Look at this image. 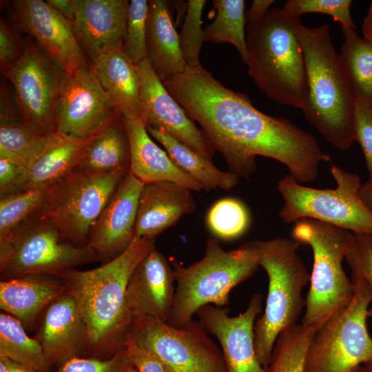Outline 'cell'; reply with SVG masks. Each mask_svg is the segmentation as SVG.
Wrapping results in <instances>:
<instances>
[{
	"instance_id": "obj_1",
	"label": "cell",
	"mask_w": 372,
	"mask_h": 372,
	"mask_svg": "<svg viewBox=\"0 0 372 372\" xmlns=\"http://www.w3.org/2000/svg\"><path fill=\"white\" fill-rule=\"evenodd\" d=\"M162 82L238 178L256 171V156L282 163L300 184L314 180L321 162L330 161L311 133L260 112L247 95L225 87L202 65Z\"/></svg>"
},
{
	"instance_id": "obj_2",
	"label": "cell",
	"mask_w": 372,
	"mask_h": 372,
	"mask_svg": "<svg viewBox=\"0 0 372 372\" xmlns=\"http://www.w3.org/2000/svg\"><path fill=\"white\" fill-rule=\"evenodd\" d=\"M154 247V238H134L122 254L100 267L73 268L58 276L76 302L92 358H108L123 348L133 322L126 302L127 283L136 265Z\"/></svg>"
},
{
	"instance_id": "obj_3",
	"label": "cell",
	"mask_w": 372,
	"mask_h": 372,
	"mask_svg": "<svg viewBox=\"0 0 372 372\" xmlns=\"http://www.w3.org/2000/svg\"><path fill=\"white\" fill-rule=\"evenodd\" d=\"M296 34L307 79L302 114L329 143L346 150L355 141V96L333 45L329 25L309 28L300 22Z\"/></svg>"
},
{
	"instance_id": "obj_4",
	"label": "cell",
	"mask_w": 372,
	"mask_h": 372,
	"mask_svg": "<svg viewBox=\"0 0 372 372\" xmlns=\"http://www.w3.org/2000/svg\"><path fill=\"white\" fill-rule=\"evenodd\" d=\"M300 18L282 8H269L258 21L247 23L248 73L273 101L302 110L307 97L303 55L296 34Z\"/></svg>"
},
{
	"instance_id": "obj_5",
	"label": "cell",
	"mask_w": 372,
	"mask_h": 372,
	"mask_svg": "<svg viewBox=\"0 0 372 372\" xmlns=\"http://www.w3.org/2000/svg\"><path fill=\"white\" fill-rule=\"evenodd\" d=\"M172 264L176 291L167 322L182 328L193 321V316L203 307L227 304L232 289L255 273L260 266L257 241L227 251L217 238H209L200 260L187 267L175 259Z\"/></svg>"
},
{
	"instance_id": "obj_6",
	"label": "cell",
	"mask_w": 372,
	"mask_h": 372,
	"mask_svg": "<svg viewBox=\"0 0 372 372\" xmlns=\"http://www.w3.org/2000/svg\"><path fill=\"white\" fill-rule=\"evenodd\" d=\"M256 241L259 265L269 281L264 313L254 324L256 353L265 367L278 335L297 324L306 305L302 292L310 274L298 253V241L279 236Z\"/></svg>"
},
{
	"instance_id": "obj_7",
	"label": "cell",
	"mask_w": 372,
	"mask_h": 372,
	"mask_svg": "<svg viewBox=\"0 0 372 372\" xmlns=\"http://www.w3.org/2000/svg\"><path fill=\"white\" fill-rule=\"evenodd\" d=\"M293 236L313 251L310 287L306 298L302 324L316 330L344 309L354 295V286L342 267L353 233L344 228L302 218L295 222Z\"/></svg>"
},
{
	"instance_id": "obj_8",
	"label": "cell",
	"mask_w": 372,
	"mask_h": 372,
	"mask_svg": "<svg viewBox=\"0 0 372 372\" xmlns=\"http://www.w3.org/2000/svg\"><path fill=\"white\" fill-rule=\"evenodd\" d=\"M354 295L350 304L314 332L307 348L304 372H350L372 360V338L366 327L372 290L351 272Z\"/></svg>"
},
{
	"instance_id": "obj_9",
	"label": "cell",
	"mask_w": 372,
	"mask_h": 372,
	"mask_svg": "<svg viewBox=\"0 0 372 372\" xmlns=\"http://www.w3.org/2000/svg\"><path fill=\"white\" fill-rule=\"evenodd\" d=\"M99 261L86 245H76L38 213L0 238L1 280L28 274L59 276L78 266Z\"/></svg>"
},
{
	"instance_id": "obj_10",
	"label": "cell",
	"mask_w": 372,
	"mask_h": 372,
	"mask_svg": "<svg viewBox=\"0 0 372 372\" xmlns=\"http://www.w3.org/2000/svg\"><path fill=\"white\" fill-rule=\"evenodd\" d=\"M335 189H316L302 185L290 174L283 176L277 189L283 199L279 216L287 224L311 218L353 233L372 234V212L361 200V179L331 164Z\"/></svg>"
},
{
	"instance_id": "obj_11",
	"label": "cell",
	"mask_w": 372,
	"mask_h": 372,
	"mask_svg": "<svg viewBox=\"0 0 372 372\" xmlns=\"http://www.w3.org/2000/svg\"><path fill=\"white\" fill-rule=\"evenodd\" d=\"M129 171L90 176L74 170L50 187L38 214L64 239L86 246L92 227Z\"/></svg>"
},
{
	"instance_id": "obj_12",
	"label": "cell",
	"mask_w": 372,
	"mask_h": 372,
	"mask_svg": "<svg viewBox=\"0 0 372 372\" xmlns=\"http://www.w3.org/2000/svg\"><path fill=\"white\" fill-rule=\"evenodd\" d=\"M199 322L178 328L149 316L133 318L130 334L168 372H227L221 350Z\"/></svg>"
},
{
	"instance_id": "obj_13",
	"label": "cell",
	"mask_w": 372,
	"mask_h": 372,
	"mask_svg": "<svg viewBox=\"0 0 372 372\" xmlns=\"http://www.w3.org/2000/svg\"><path fill=\"white\" fill-rule=\"evenodd\" d=\"M1 72L13 87L23 119L46 134L56 132L55 107L66 72L27 36L22 56Z\"/></svg>"
},
{
	"instance_id": "obj_14",
	"label": "cell",
	"mask_w": 372,
	"mask_h": 372,
	"mask_svg": "<svg viewBox=\"0 0 372 372\" xmlns=\"http://www.w3.org/2000/svg\"><path fill=\"white\" fill-rule=\"evenodd\" d=\"M7 19L30 37L61 68L71 72L89 67L79 48L72 23L43 0L3 1Z\"/></svg>"
},
{
	"instance_id": "obj_15",
	"label": "cell",
	"mask_w": 372,
	"mask_h": 372,
	"mask_svg": "<svg viewBox=\"0 0 372 372\" xmlns=\"http://www.w3.org/2000/svg\"><path fill=\"white\" fill-rule=\"evenodd\" d=\"M118 112L90 67L65 73L55 107L57 132L87 138Z\"/></svg>"
},
{
	"instance_id": "obj_16",
	"label": "cell",
	"mask_w": 372,
	"mask_h": 372,
	"mask_svg": "<svg viewBox=\"0 0 372 372\" xmlns=\"http://www.w3.org/2000/svg\"><path fill=\"white\" fill-rule=\"evenodd\" d=\"M146 127L162 130L212 161L214 149L203 131L168 92L146 59L137 65Z\"/></svg>"
},
{
	"instance_id": "obj_17",
	"label": "cell",
	"mask_w": 372,
	"mask_h": 372,
	"mask_svg": "<svg viewBox=\"0 0 372 372\" xmlns=\"http://www.w3.org/2000/svg\"><path fill=\"white\" fill-rule=\"evenodd\" d=\"M261 302L262 295L256 293L237 316H230L224 307L212 304L196 312L200 325L218 340L227 372H262L254 344V324L262 311Z\"/></svg>"
},
{
	"instance_id": "obj_18",
	"label": "cell",
	"mask_w": 372,
	"mask_h": 372,
	"mask_svg": "<svg viewBox=\"0 0 372 372\" xmlns=\"http://www.w3.org/2000/svg\"><path fill=\"white\" fill-rule=\"evenodd\" d=\"M144 184L130 171L92 227L87 246L103 263L122 254L134 239L138 200Z\"/></svg>"
},
{
	"instance_id": "obj_19",
	"label": "cell",
	"mask_w": 372,
	"mask_h": 372,
	"mask_svg": "<svg viewBox=\"0 0 372 372\" xmlns=\"http://www.w3.org/2000/svg\"><path fill=\"white\" fill-rule=\"evenodd\" d=\"M174 271L156 247L134 269L127 283L126 302L133 318L149 316L167 322L175 296Z\"/></svg>"
},
{
	"instance_id": "obj_20",
	"label": "cell",
	"mask_w": 372,
	"mask_h": 372,
	"mask_svg": "<svg viewBox=\"0 0 372 372\" xmlns=\"http://www.w3.org/2000/svg\"><path fill=\"white\" fill-rule=\"evenodd\" d=\"M34 329V338L40 344L50 368L86 351V329L75 300L68 293L45 308Z\"/></svg>"
},
{
	"instance_id": "obj_21",
	"label": "cell",
	"mask_w": 372,
	"mask_h": 372,
	"mask_svg": "<svg viewBox=\"0 0 372 372\" xmlns=\"http://www.w3.org/2000/svg\"><path fill=\"white\" fill-rule=\"evenodd\" d=\"M129 2L76 0L73 32L88 62L104 52L123 46Z\"/></svg>"
},
{
	"instance_id": "obj_22",
	"label": "cell",
	"mask_w": 372,
	"mask_h": 372,
	"mask_svg": "<svg viewBox=\"0 0 372 372\" xmlns=\"http://www.w3.org/2000/svg\"><path fill=\"white\" fill-rule=\"evenodd\" d=\"M190 189L172 182L145 184L140 194L134 238H154L192 214L196 203Z\"/></svg>"
},
{
	"instance_id": "obj_23",
	"label": "cell",
	"mask_w": 372,
	"mask_h": 372,
	"mask_svg": "<svg viewBox=\"0 0 372 372\" xmlns=\"http://www.w3.org/2000/svg\"><path fill=\"white\" fill-rule=\"evenodd\" d=\"M65 293V284L58 276L25 275L1 280L0 307L17 318L26 331H32L45 308Z\"/></svg>"
},
{
	"instance_id": "obj_24",
	"label": "cell",
	"mask_w": 372,
	"mask_h": 372,
	"mask_svg": "<svg viewBox=\"0 0 372 372\" xmlns=\"http://www.w3.org/2000/svg\"><path fill=\"white\" fill-rule=\"evenodd\" d=\"M124 123L130 145V172L144 185L156 182H172L200 192L201 185L183 173L172 161L166 151L150 138L144 123L124 116Z\"/></svg>"
},
{
	"instance_id": "obj_25",
	"label": "cell",
	"mask_w": 372,
	"mask_h": 372,
	"mask_svg": "<svg viewBox=\"0 0 372 372\" xmlns=\"http://www.w3.org/2000/svg\"><path fill=\"white\" fill-rule=\"evenodd\" d=\"M89 67L116 109L124 116L144 123L137 65L123 46L100 54L89 61Z\"/></svg>"
},
{
	"instance_id": "obj_26",
	"label": "cell",
	"mask_w": 372,
	"mask_h": 372,
	"mask_svg": "<svg viewBox=\"0 0 372 372\" xmlns=\"http://www.w3.org/2000/svg\"><path fill=\"white\" fill-rule=\"evenodd\" d=\"M90 138H74L57 131L48 134L43 149L25 169L17 192L50 187L73 172Z\"/></svg>"
},
{
	"instance_id": "obj_27",
	"label": "cell",
	"mask_w": 372,
	"mask_h": 372,
	"mask_svg": "<svg viewBox=\"0 0 372 372\" xmlns=\"http://www.w3.org/2000/svg\"><path fill=\"white\" fill-rule=\"evenodd\" d=\"M146 45L147 59L161 81L186 70L169 1H148Z\"/></svg>"
},
{
	"instance_id": "obj_28",
	"label": "cell",
	"mask_w": 372,
	"mask_h": 372,
	"mask_svg": "<svg viewBox=\"0 0 372 372\" xmlns=\"http://www.w3.org/2000/svg\"><path fill=\"white\" fill-rule=\"evenodd\" d=\"M130 145L123 115L118 112L91 136L74 171L90 176L130 169Z\"/></svg>"
},
{
	"instance_id": "obj_29",
	"label": "cell",
	"mask_w": 372,
	"mask_h": 372,
	"mask_svg": "<svg viewBox=\"0 0 372 372\" xmlns=\"http://www.w3.org/2000/svg\"><path fill=\"white\" fill-rule=\"evenodd\" d=\"M148 134L158 141L174 163L185 174L196 180L203 189L229 190L238 185V177L217 168L212 161L175 139L167 133L146 127Z\"/></svg>"
},
{
	"instance_id": "obj_30",
	"label": "cell",
	"mask_w": 372,
	"mask_h": 372,
	"mask_svg": "<svg viewBox=\"0 0 372 372\" xmlns=\"http://www.w3.org/2000/svg\"><path fill=\"white\" fill-rule=\"evenodd\" d=\"M341 29L344 42L339 54L354 96L372 105V46L355 30Z\"/></svg>"
},
{
	"instance_id": "obj_31",
	"label": "cell",
	"mask_w": 372,
	"mask_h": 372,
	"mask_svg": "<svg viewBox=\"0 0 372 372\" xmlns=\"http://www.w3.org/2000/svg\"><path fill=\"white\" fill-rule=\"evenodd\" d=\"M0 357L39 372L50 369L39 342L27 334L17 318L5 312L0 314Z\"/></svg>"
},
{
	"instance_id": "obj_32",
	"label": "cell",
	"mask_w": 372,
	"mask_h": 372,
	"mask_svg": "<svg viewBox=\"0 0 372 372\" xmlns=\"http://www.w3.org/2000/svg\"><path fill=\"white\" fill-rule=\"evenodd\" d=\"M216 16L204 29V42L229 43L239 52L247 65L249 54L246 42L245 1L243 0H214Z\"/></svg>"
},
{
	"instance_id": "obj_33",
	"label": "cell",
	"mask_w": 372,
	"mask_h": 372,
	"mask_svg": "<svg viewBox=\"0 0 372 372\" xmlns=\"http://www.w3.org/2000/svg\"><path fill=\"white\" fill-rule=\"evenodd\" d=\"M48 137V134L22 118L0 121V156L25 169L43 149Z\"/></svg>"
},
{
	"instance_id": "obj_34",
	"label": "cell",
	"mask_w": 372,
	"mask_h": 372,
	"mask_svg": "<svg viewBox=\"0 0 372 372\" xmlns=\"http://www.w3.org/2000/svg\"><path fill=\"white\" fill-rule=\"evenodd\" d=\"M316 329L297 324L278 336L269 364L262 372H304L307 348Z\"/></svg>"
},
{
	"instance_id": "obj_35",
	"label": "cell",
	"mask_w": 372,
	"mask_h": 372,
	"mask_svg": "<svg viewBox=\"0 0 372 372\" xmlns=\"http://www.w3.org/2000/svg\"><path fill=\"white\" fill-rule=\"evenodd\" d=\"M249 214L245 204L234 198L217 200L209 209L206 224L217 238L232 240L242 236L247 229Z\"/></svg>"
},
{
	"instance_id": "obj_36",
	"label": "cell",
	"mask_w": 372,
	"mask_h": 372,
	"mask_svg": "<svg viewBox=\"0 0 372 372\" xmlns=\"http://www.w3.org/2000/svg\"><path fill=\"white\" fill-rule=\"evenodd\" d=\"M50 187L13 192L0 198V238L38 213Z\"/></svg>"
},
{
	"instance_id": "obj_37",
	"label": "cell",
	"mask_w": 372,
	"mask_h": 372,
	"mask_svg": "<svg viewBox=\"0 0 372 372\" xmlns=\"http://www.w3.org/2000/svg\"><path fill=\"white\" fill-rule=\"evenodd\" d=\"M148 1L131 0L129 2L126 33L123 48L128 58L135 64L147 59V20Z\"/></svg>"
},
{
	"instance_id": "obj_38",
	"label": "cell",
	"mask_w": 372,
	"mask_h": 372,
	"mask_svg": "<svg viewBox=\"0 0 372 372\" xmlns=\"http://www.w3.org/2000/svg\"><path fill=\"white\" fill-rule=\"evenodd\" d=\"M205 3V0L188 1L185 22L178 35L182 56L189 68L201 65L199 53L204 42L201 17Z\"/></svg>"
},
{
	"instance_id": "obj_39",
	"label": "cell",
	"mask_w": 372,
	"mask_h": 372,
	"mask_svg": "<svg viewBox=\"0 0 372 372\" xmlns=\"http://www.w3.org/2000/svg\"><path fill=\"white\" fill-rule=\"evenodd\" d=\"M351 0H288L282 8L288 14L300 17L305 13H322L331 16L340 26L355 30L350 8Z\"/></svg>"
},
{
	"instance_id": "obj_40",
	"label": "cell",
	"mask_w": 372,
	"mask_h": 372,
	"mask_svg": "<svg viewBox=\"0 0 372 372\" xmlns=\"http://www.w3.org/2000/svg\"><path fill=\"white\" fill-rule=\"evenodd\" d=\"M132 366L123 347L108 358L74 357L59 365L56 372H127Z\"/></svg>"
},
{
	"instance_id": "obj_41",
	"label": "cell",
	"mask_w": 372,
	"mask_h": 372,
	"mask_svg": "<svg viewBox=\"0 0 372 372\" xmlns=\"http://www.w3.org/2000/svg\"><path fill=\"white\" fill-rule=\"evenodd\" d=\"M345 259L351 272L362 276L372 290V234L353 233ZM368 318H372V307L369 309Z\"/></svg>"
},
{
	"instance_id": "obj_42",
	"label": "cell",
	"mask_w": 372,
	"mask_h": 372,
	"mask_svg": "<svg viewBox=\"0 0 372 372\" xmlns=\"http://www.w3.org/2000/svg\"><path fill=\"white\" fill-rule=\"evenodd\" d=\"M355 136L364 156L368 180L372 182V105L355 97Z\"/></svg>"
},
{
	"instance_id": "obj_43",
	"label": "cell",
	"mask_w": 372,
	"mask_h": 372,
	"mask_svg": "<svg viewBox=\"0 0 372 372\" xmlns=\"http://www.w3.org/2000/svg\"><path fill=\"white\" fill-rule=\"evenodd\" d=\"M5 18L0 20L1 70L15 63L22 56L25 48V37Z\"/></svg>"
},
{
	"instance_id": "obj_44",
	"label": "cell",
	"mask_w": 372,
	"mask_h": 372,
	"mask_svg": "<svg viewBox=\"0 0 372 372\" xmlns=\"http://www.w3.org/2000/svg\"><path fill=\"white\" fill-rule=\"evenodd\" d=\"M123 347L128 359L138 372H166L162 362L152 353L136 342L130 333Z\"/></svg>"
},
{
	"instance_id": "obj_45",
	"label": "cell",
	"mask_w": 372,
	"mask_h": 372,
	"mask_svg": "<svg viewBox=\"0 0 372 372\" xmlns=\"http://www.w3.org/2000/svg\"><path fill=\"white\" fill-rule=\"evenodd\" d=\"M25 168L18 163L0 156V195L16 192L22 179Z\"/></svg>"
},
{
	"instance_id": "obj_46",
	"label": "cell",
	"mask_w": 372,
	"mask_h": 372,
	"mask_svg": "<svg viewBox=\"0 0 372 372\" xmlns=\"http://www.w3.org/2000/svg\"><path fill=\"white\" fill-rule=\"evenodd\" d=\"M63 17L74 23L76 14V0H46Z\"/></svg>"
},
{
	"instance_id": "obj_47",
	"label": "cell",
	"mask_w": 372,
	"mask_h": 372,
	"mask_svg": "<svg viewBox=\"0 0 372 372\" xmlns=\"http://www.w3.org/2000/svg\"><path fill=\"white\" fill-rule=\"evenodd\" d=\"M274 2V0H254L245 13L246 23L254 22L262 18Z\"/></svg>"
},
{
	"instance_id": "obj_48",
	"label": "cell",
	"mask_w": 372,
	"mask_h": 372,
	"mask_svg": "<svg viewBox=\"0 0 372 372\" xmlns=\"http://www.w3.org/2000/svg\"><path fill=\"white\" fill-rule=\"evenodd\" d=\"M362 32L363 38L372 46V2L369 5L364 18Z\"/></svg>"
},
{
	"instance_id": "obj_49",
	"label": "cell",
	"mask_w": 372,
	"mask_h": 372,
	"mask_svg": "<svg viewBox=\"0 0 372 372\" xmlns=\"http://www.w3.org/2000/svg\"><path fill=\"white\" fill-rule=\"evenodd\" d=\"M359 195L364 205L372 212V182L366 181L362 184Z\"/></svg>"
},
{
	"instance_id": "obj_50",
	"label": "cell",
	"mask_w": 372,
	"mask_h": 372,
	"mask_svg": "<svg viewBox=\"0 0 372 372\" xmlns=\"http://www.w3.org/2000/svg\"><path fill=\"white\" fill-rule=\"evenodd\" d=\"M5 360H6L11 372H39L32 368L12 362L7 358H5Z\"/></svg>"
},
{
	"instance_id": "obj_51",
	"label": "cell",
	"mask_w": 372,
	"mask_h": 372,
	"mask_svg": "<svg viewBox=\"0 0 372 372\" xmlns=\"http://www.w3.org/2000/svg\"><path fill=\"white\" fill-rule=\"evenodd\" d=\"M0 372H11L5 358L0 357Z\"/></svg>"
},
{
	"instance_id": "obj_52",
	"label": "cell",
	"mask_w": 372,
	"mask_h": 372,
	"mask_svg": "<svg viewBox=\"0 0 372 372\" xmlns=\"http://www.w3.org/2000/svg\"><path fill=\"white\" fill-rule=\"evenodd\" d=\"M350 372H366L364 366L360 365L353 369Z\"/></svg>"
},
{
	"instance_id": "obj_53",
	"label": "cell",
	"mask_w": 372,
	"mask_h": 372,
	"mask_svg": "<svg viewBox=\"0 0 372 372\" xmlns=\"http://www.w3.org/2000/svg\"><path fill=\"white\" fill-rule=\"evenodd\" d=\"M366 372H372V360L364 364Z\"/></svg>"
},
{
	"instance_id": "obj_54",
	"label": "cell",
	"mask_w": 372,
	"mask_h": 372,
	"mask_svg": "<svg viewBox=\"0 0 372 372\" xmlns=\"http://www.w3.org/2000/svg\"><path fill=\"white\" fill-rule=\"evenodd\" d=\"M127 372H138L134 366H132Z\"/></svg>"
},
{
	"instance_id": "obj_55",
	"label": "cell",
	"mask_w": 372,
	"mask_h": 372,
	"mask_svg": "<svg viewBox=\"0 0 372 372\" xmlns=\"http://www.w3.org/2000/svg\"><path fill=\"white\" fill-rule=\"evenodd\" d=\"M166 372H168V371H166Z\"/></svg>"
}]
</instances>
